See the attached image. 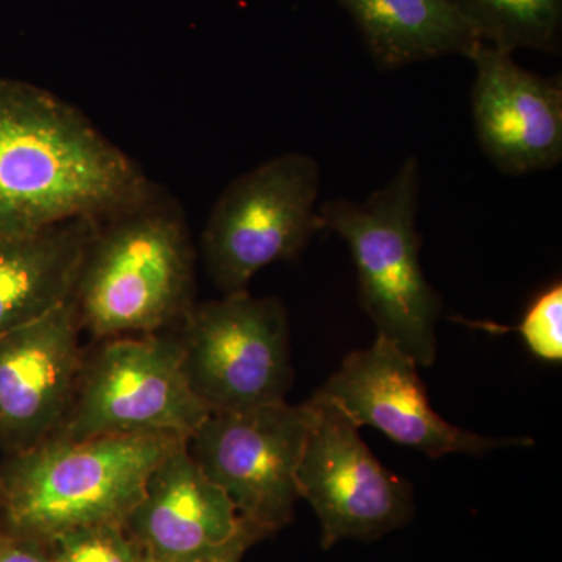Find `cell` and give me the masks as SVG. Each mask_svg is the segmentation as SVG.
Segmentation results:
<instances>
[{"mask_svg":"<svg viewBox=\"0 0 562 562\" xmlns=\"http://www.w3.org/2000/svg\"><path fill=\"white\" fill-rule=\"evenodd\" d=\"M158 188L79 109L36 85L0 79V239L102 221Z\"/></svg>","mask_w":562,"mask_h":562,"instance_id":"cell-1","label":"cell"},{"mask_svg":"<svg viewBox=\"0 0 562 562\" xmlns=\"http://www.w3.org/2000/svg\"><path fill=\"white\" fill-rule=\"evenodd\" d=\"M198 250L179 203L150 198L98 222L72 301L98 339L168 331L195 302Z\"/></svg>","mask_w":562,"mask_h":562,"instance_id":"cell-2","label":"cell"},{"mask_svg":"<svg viewBox=\"0 0 562 562\" xmlns=\"http://www.w3.org/2000/svg\"><path fill=\"white\" fill-rule=\"evenodd\" d=\"M184 438L172 432L50 436L0 460V522L40 542L102 524L124 525L150 472Z\"/></svg>","mask_w":562,"mask_h":562,"instance_id":"cell-3","label":"cell"},{"mask_svg":"<svg viewBox=\"0 0 562 562\" xmlns=\"http://www.w3.org/2000/svg\"><path fill=\"white\" fill-rule=\"evenodd\" d=\"M420 165L403 162L398 172L364 202L335 199L319 209L324 231L349 246L364 312L386 339L422 368L436 360L441 299L420 265Z\"/></svg>","mask_w":562,"mask_h":562,"instance_id":"cell-4","label":"cell"},{"mask_svg":"<svg viewBox=\"0 0 562 562\" xmlns=\"http://www.w3.org/2000/svg\"><path fill=\"white\" fill-rule=\"evenodd\" d=\"M319 192V165L301 151L233 180L202 232L201 254L214 286L224 295L244 292L261 269L295 260L324 232Z\"/></svg>","mask_w":562,"mask_h":562,"instance_id":"cell-5","label":"cell"},{"mask_svg":"<svg viewBox=\"0 0 562 562\" xmlns=\"http://www.w3.org/2000/svg\"><path fill=\"white\" fill-rule=\"evenodd\" d=\"M209 413L184 379L172 328L103 339L92 357H85L68 413L52 436L85 441L172 432L187 439Z\"/></svg>","mask_w":562,"mask_h":562,"instance_id":"cell-6","label":"cell"},{"mask_svg":"<svg viewBox=\"0 0 562 562\" xmlns=\"http://www.w3.org/2000/svg\"><path fill=\"white\" fill-rule=\"evenodd\" d=\"M181 369L210 413L284 402L292 384L290 322L283 302L249 291L195 302L176 327Z\"/></svg>","mask_w":562,"mask_h":562,"instance_id":"cell-7","label":"cell"},{"mask_svg":"<svg viewBox=\"0 0 562 562\" xmlns=\"http://www.w3.org/2000/svg\"><path fill=\"white\" fill-rule=\"evenodd\" d=\"M313 416L312 403L286 401L209 413L184 447L244 522L269 536L291 522L301 501L297 471Z\"/></svg>","mask_w":562,"mask_h":562,"instance_id":"cell-8","label":"cell"},{"mask_svg":"<svg viewBox=\"0 0 562 562\" xmlns=\"http://www.w3.org/2000/svg\"><path fill=\"white\" fill-rule=\"evenodd\" d=\"M314 416L297 471L301 498L321 524L322 549L375 541L412 520L413 490L373 457L335 403L312 397Z\"/></svg>","mask_w":562,"mask_h":562,"instance_id":"cell-9","label":"cell"},{"mask_svg":"<svg viewBox=\"0 0 562 562\" xmlns=\"http://www.w3.org/2000/svg\"><path fill=\"white\" fill-rule=\"evenodd\" d=\"M417 369L413 358L379 336L368 349L351 351L313 397L335 403L358 428L369 425L430 458L531 446L528 438H487L443 420Z\"/></svg>","mask_w":562,"mask_h":562,"instance_id":"cell-10","label":"cell"},{"mask_svg":"<svg viewBox=\"0 0 562 562\" xmlns=\"http://www.w3.org/2000/svg\"><path fill=\"white\" fill-rule=\"evenodd\" d=\"M76 303L0 335V449L25 452L60 428L85 355Z\"/></svg>","mask_w":562,"mask_h":562,"instance_id":"cell-11","label":"cell"},{"mask_svg":"<svg viewBox=\"0 0 562 562\" xmlns=\"http://www.w3.org/2000/svg\"><path fill=\"white\" fill-rule=\"evenodd\" d=\"M473 125L483 154L503 173L546 171L562 160V81L482 44L471 58Z\"/></svg>","mask_w":562,"mask_h":562,"instance_id":"cell-12","label":"cell"},{"mask_svg":"<svg viewBox=\"0 0 562 562\" xmlns=\"http://www.w3.org/2000/svg\"><path fill=\"white\" fill-rule=\"evenodd\" d=\"M246 525L231 498L192 460L184 441L150 472L124 522L143 552L160 562H179L222 546Z\"/></svg>","mask_w":562,"mask_h":562,"instance_id":"cell-13","label":"cell"},{"mask_svg":"<svg viewBox=\"0 0 562 562\" xmlns=\"http://www.w3.org/2000/svg\"><path fill=\"white\" fill-rule=\"evenodd\" d=\"M98 222L79 217L0 239V335L72 301Z\"/></svg>","mask_w":562,"mask_h":562,"instance_id":"cell-14","label":"cell"},{"mask_svg":"<svg viewBox=\"0 0 562 562\" xmlns=\"http://www.w3.org/2000/svg\"><path fill=\"white\" fill-rule=\"evenodd\" d=\"M372 60L398 69L446 55L472 58L483 41L450 0H336Z\"/></svg>","mask_w":562,"mask_h":562,"instance_id":"cell-15","label":"cell"},{"mask_svg":"<svg viewBox=\"0 0 562 562\" xmlns=\"http://www.w3.org/2000/svg\"><path fill=\"white\" fill-rule=\"evenodd\" d=\"M487 46L513 54H557L562 40V0H450Z\"/></svg>","mask_w":562,"mask_h":562,"instance_id":"cell-16","label":"cell"},{"mask_svg":"<svg viewBox=\"0 0 562 562\" xmlns=\"http://www.w3.org/2000/svg\"><path fill=\"white\" fill-rule=\"evenodd\" d=\"M44 543L54 562H146L147 557L122 524L77 528Z\"/></svg>","mask_w":562,"mask_h":562,"instance_id":"cell-17","label":"cell"},{"mask_svg":"<svg viewBox=\"0 0 562 562\" xmlns=\"http://www.w3.org/2000/svg\"><path fill=\"white\" fill-rule=\"evenodd\" d=\"M517 331L536 357L543 361H562L561 283H554L531 303Z\"/></svg>","mask_w":562,"mask_h":562,"instance_id":"cell-18","label":"cell"},{"mask_svg":"<svg viewBox=\"0 0 562 562\" xmlns=\"http://www.w3.org/2000/svg\"><path fill=\"white\" fill-rule=\"evenodd\" d=\"M0 562H54L46 543L11 531L0 522Z\"/></svg>","mask_w":562,"mask_h":562,"instance_id":"cell-19","label":"cell"},{"mask_svg":"<svg viewBox=\"0 0 562 562\" xmlns=\"http://www.w3.org/2000/svg\"><path fill=\"white\" fill-rule=\"evenodd\" d=\"M265 538H268V536L262 535L260 530L247 524L231 541L213 547V549L191 554V557L184 558V560L179 562H241L247 550Z\"/></svg>","mask_w":562,"mask_h":562,"instance_id":"cell-20","label":"cell"},{"mask_svg":"<svg viewBox=\"0 0 562 562\" xmlns=\"http://www.w3.org/2000/svg\"><path fill=\"white\" fill-rule=\"evenodd\" d=\"M146 562H160V561L154 560V558H150V557H146Z\"/></svg>","mask_w":562,"mask_h":562,"instance_id":"cell-21","label":"cell"}]
</instances>
